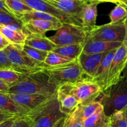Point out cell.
I'll return each instance as SVG.
<instances>
[{
	"instance_id": "cell-1",
	"label": "cell",
	"mask_w": 127,
	"mask_h": 127,
	"mask_svg": "<svg viewBox=\"0 0 127 127\" xmlns=\"http://www.w3.org/2000/svg\"><path fill=\"white\" fill-rule=\"evenodd\" d=\"M57 91L58 88L49 83L48 76L43 70L27 74L22 81L9 88L7 94L53 95Z\"/></svg>"
},
{
	"instance_id": "cell-2",
	"label": "cell",
	"mask_w": 127,
	"mask_h": 127,
	"mask_svg": "<svg viewBox=\"0 0 127 127\" xmlns=\"http://www.w3.org/2000/svg\"><path fill=\"white\" fill-rule=\"evenodd\" d=\"M98 101L109 117L115 112L127 109V79L122 76L120 80L102 93Z\"/></svg>"
},
{
	"instance_id": "cell-3",
	"label": "cell",
	"mask_w": 127,
	"mask_h": 127,
	"mask_svg": "<svg viewBox=\"0 0 127 127\" xmlns=\"http://www.w3.org/2000/svg\"><path fill=\"white\" fill-rule=\"evenodd\" d=\"M43 71L48 76L49 83L57 88L64 84L74 83L86 78H89L84 77L85 74L78 60L61 65L47 66Z\"/></svg>"
},
{
	"instance_id": "cell-4",
	"label": "cell",
	"mask_w": 127,
	"mask_h": 127,
	"mask_svg": "<svg viewBox=\"0 0 127 127\" xmlns=\"http://www.w3.org/2000/svg\"><path fill=\"white\" fill-rule=\"evenodd\" d=\"M58 89L74 96L78 100L79 105H85L96 101V99L103 92L101 88L91 78H86L74 83L64 84Z\"/></svg>"
},
{
	"instance_id": "cell-5",
	"label": "cell",
	"mask_w": 127,
	"mask_h": 127,
	"mask_svg": "<svg viewBox=\"0 0 127 127\" xmlns=\"http://www.w3.org/2000/svg\"><path fill=\"white\" fill-rule=\"evenodd\" d=\"M15 68V71L25 74L43 71L47 66L44 63L31 58L22 49L10 44L4 50Z\"/></svg>"
},
{
	"instance_id": "cell-6",
	"label": "cell",
	"mask_w": 127,
	"mask_h": 127,
	"mask_svg": "<svg viewBox=\"0 0 127 127\" xmlns=\"http://www.w3.org/2000/svg\"><path fill=\"white\" fill-rule=\"evenodd\" d=\"M57 94L47 104L31 113L32 127H54L61 119L66 117L61 112Z\"/></svg>"
},
{
	"instance_id": "cell-7",
	"label": "cell",
	"mask_w": 127,
	"mask_h": 127,
	"mask_svg": "<svg viewBox=\"0 0 127 127\" xmlns=\"http://www.w3.org/2000/svg\"><path fill=\"white\" fill-rule=\"evenodd\" d=\"M88 33L83 27L72 24H63L57 31L55 34L49 37V39L57 46L84 44Z\"/></svg>"
},
{
	"instance_id": "cell-8",
	"label": "cell",
	"mask_w": 127,
	"mask_h": 127,
	"mask_svg": "<svg viewBox=\"0 0 127 127\" xmlns=\"http://www.w3.org/2000/svg\"><path fill=\"white\" fill-rule=\"evenodd\" d=\"M125 36V27L124 21L117 24H106L96 26L88 35V38L93 40L105 42H124Z\"/></svg>"
},
{
	"instance_id": "cell-9",
	"label": "cell",
	"mask_w": 127,
	"mask_h": 127,
	"mask_svg": "<svg viewBox=\"0 0 127 127\" xmlns=\"http://www.w3.org/2000/svg\"><path fill=\"white\" fill-rule=\"evenodd\" d=\"M28 5L33 10L46 12L55 16L60 20L63 24H72L82 27L81 22L66 14L60 11L58 9L51 6L43 0H21Z\"/></svg>"
},
{
	"instance_id": "cell-10",
	"label": "cell",
	"mask_w": 127,
	"mask_h": 127,
	"mask_svg": "<svg viewBox=\"0 0 127 127\" xmlns=\"http://www.w3.org/2000/svg\"><path fill=\"white\" fill-rule=\"evenodd\" d=\"M17 104L31 112L35 111L52 100L56 95H47L40 94H7Z\"/></svg>"
},
{
	"instance_id": "cell-11",
	"label": "cell",
	"mask_w": 127,
	"mask_h": 127,
	"mask_svg": "<svg viewBox=\"0 0 127 127\" xmlns=\"http://www.w3.org/2000/svg\"><path fill=\"white\" fill-rule=\"evenodd\" d=\"M127 63V49L125 46L122 44L119 48H117L112 61L109 71L107 89L110 86L116 84L120 80Z\"/></svg>"
},
{
	"instance_id": "cell-12",
	"label": "cell",
	"mask_w": 127,
	"mask_h": 127,
	"mask_svg": "<svg viewBox=\"0 0 127 127\" xmlns=\"http://www.w3.org/2000/svg\"><path fill=\"white\" fill-rule=\"evenodd\" d=\"M43 1L55 8L58 9L60 11L66 14L68 16L78 20L79 22H81V17L83 9L87 2H89L86 0H43Z\"/></svg>"
},
{
	"instance_id": "cell-13",
	"label": "cell",
	"mask_w": 127,
	"mask_h": 127,
	"mask_svg": "<svg viewBox=\"0 0 127 127\" xmlns=\"http://www.w3.org/2000/svg\"><path fill=\"white\" fill-rule=\"evenodd\" d=\"M63 25L62 22L56 23L42 20H31L23 24V28L28 34L43 35L48 31H58Z\"/></svg>"
},
{
	"instance_id": "cell-14",
	"label": "cell",
	"mask_w": 127,
	"mask_h": 127,
	"mask_svg": "<svg viewBox=\"0 0 127 127\" xmlns=\"http://www.w3.org/2000/svg\"><path fill=\"white\" fill-rule=\"evenodd\" d=\"M117 50V49L113 50L107 53L106 55L104 57L101 63L99 64L94 75L93 78H91L93 81L96 83L101 88L102 91L107 89L109 69Z\"/></svg>"
},
{
	"instance_id": "cell-15",
	"label": "cell",
	"mask_w": 127,
	"mask_h": 127,
	"mask_svg": "<svg viewBox=\"0 0 127 127\" xmlns=\"http://www.w3.org/2000/svg\"><path fill=\"white\" fill-rule=\"evenodd\" d=\"M107 53L88 54L83 52L80 55L78 60L85 75L89 78H93Z\"/></svg>"
},
{
	"instance_id": "cell-16",
	"label": "cell",
	"mask_w": 127,
	"mask_h": 127,
	"mask_svg": "<svg viewBox=\"0 0 127 127\" xmlns=\"http://www.w3.org/2000/svg\"><path fill=\"white\" fill-rule=\"evenodd\" d=\"M122 42H105L101 40H93L87 37L84 44L83 53L88 54H98L110 52L119 48Z\"/></svg>"
},
{
	"instance_id": "cell-17",
	"label": "cell",
	"mask_w": 127,
	"mask_h": 127,
	"mask_svg": "<svg viewBox=\"0 0 127 127\" xmlns=\"http://www.w3.org/2000/svg\"><path fill=\"white\" fill-rule=\"evenodd\" d=\"M99 2L89 1L83 10L81 17L82 27L88 33L96 27V19L97 16V6Z\"/></svg>"
},
{
	"instance_id": "cell-18",
	"label": "cell",
	"mask_w": 127,
	"mask_h": 127,
	"mask_svg": "<svg viewBox=\"0 0 127 127\" xmlns=\"http://www.w3.org/2000/svg\"><path fill=\"white\" fill-rule=\"evenodd\" d=\"M0 33L12 45L22 49L29 34L24 31L16 29L8 26H0Z\"/></svg>"
},
{
	"instance_id": "cell-19",
	"label": "cell",
	"mask_w": 127,
	"mask_h": 127,
	"mask_svg": "<svg viewBox=\"0 0 127 127\" xmlns=\"http://www.w3.org/2000/svg\"><path fill=\"white\" fill-rule=\"evenodd\" d=\"M0 110L19 117L28 116L32 112L29 111L12 100L7 94L0 93Z\"/></svg>"
},
{
	"instance_id": "cell-20",
	"label": "cell",
	"mask_w": 127,
	"mask_h": 127,
	"mask_svg": "<svg viewBox=\"0 0 127 127\" xmlns=\"http://www.w3.org/2000/svg\"><path fill=\"white\" fill-rule=\"evenodd\" d=\"M25 45L45 52H53L57 45L49 39L48 37L43 35L29 34Z\"/></svg>"
},
{
	"instance_id": "cell-21",
	"label": "cell",
	"mask_w": 127,
	"mask_h": 127,
	"mask_svg": "<svg viewBox=\"0 0 127 127\" xmlns=\"http://www.w3.org/2000/svg\"><path fill=\"white\" fill-rule=\"evenodd\" d=\"M103 109L102 105L99 101H94L85 105H79L71 115L77 120L84 122L98 110Z\"/></svg>"
},
{
	"instance_id": "cell-22",
	"label": "cell",
	"mask_w": 127,
	"mask_h": 127,
	"mask_svg": "<svg viewBox=\"0 0 127 127\" xmlns=\"http://www.w3.org/2000/svg\"><path fill=\"white\" fill-rule=\"evenodd\" d=\"M57 97L61 112L66 116L73 113L79 105L78 100L74 96L66 94L59 89L57 91Z\"/></svg>"
},
{
	"instance_id": "cell-23",
	"label": "cell",
	"mask_w": 127,
	"mask_h": 127,
	"mask_svg": "<svg viewBox=\"0 0 127 127\" xmlns=\"http://www.w3.org/2000/svg\"><path fill=\"white\" fill-rule=\"evenodd\" d=\"M84 44H74L65 46H57L53 52L66 58L76 60L83 53Z\"/></svg>"
},
{
	"instance_id": "cell-24",
	"label": "cell",
	"mask_w": 127,
	"mask_h": 127,
	"mask_svg": "<svg viewBox=\"0 0 127 127\" xmlns=\"http://www.w3.org/2000/svg\"><path fill=\"white\" fill-rule=\"evenodd\" d=\"M18 19L21 20V21L23 24L27 22V21H31V20H42V21H50V22H56V23L62 22L58 18L50 14L40 12V11H35V10L19 15Z\"/></svg>"
},
{
	"instance_id": "cell-25",
	"label": "cell",
	"mask_w": 127,
	"mask_h": 127,
	"mask_svg": "<svg viewBox=\"0 0 127 127\" xmlns=\"http://www.w3.org/2000/svg\"><path fill=\"white\" fill-rule=\"evenodd\" d=\"M27 74L10 69H0V79L9 88L22 81Z\"/></svg>"
},
{
	"instance_id": "cell-26",
	"label": "cell",
	"mask_w": 127,
	"mask_h": 127,
	"mask_svg": "<svg viewBox=\"0 0 127 127\" xmlns=\"http://www.w3.org/2000/svg\"><path fill=\"white\" fill-rule=\"evenodd\" d=\"M109 117L104 113V109L98 110L83 122L84 127H108Z\"/></svg>"
},
{
	"instance_id": "cell-27",
	"label": "cell",
	"mask_w": 127,
	"mask_h": 127,
	"mask_svg": "<svg viewBox=\"0 0 127 127\" xmlns=\"http://www.w3.org/2000/svg\"><path fill=\"white\" fill-rule=\"evenodd\" d=\"M4 2L7 7L17 18L22 14L33 11L31 7L21 0H4Z\"/></svg>"
},
{
	"instance_id": "cell-28",
	"label": "cell",
	"mask_w": 127,
	"mask_h": 127,
	"mask_svg": "<svg viewBox=\"0 0 127 127\" xmlns=\"http://www.w3.org/2000/svg\"><path fill=\"white\" fill-rule=\"evenodd\" d=\"M0 26H8L16 29L23 30V23L14 16L0 11Z\"/></svg>"
},
{
	"instance_id": "cell-29",
	"label": "cell",
	"mask_w": 127,
	"mask_h": 127,
	"mask_svg": "<svg viewBox=\"0 0 127 127\" xmlns=\"http://www.w3.org/2000/svg\"><path fill=\"white\" fill-rule=\"evenodd\" d=\"M127 7L121 3L117 4L109 14L110 23L117 24L122 22L127 17Z\"/></svg>"
},
{
	"instance_id": "cell-30",
	"label": "cell",
	"mask_w": 127,
	"mask_h": 127,
	"mask_svg": "<svg viewBox=\"0 0 127 127\" xmlns=\"http://www.w3.org/2000/svg\"><path fill=\"white\" fill-rule=\"evenodd\" d=\"M73 61H74V60L64 57L53 52H50L48 53L44 61V63L48 66H54L70 63Z\"/></svg>"
},
{
	"instance_id": "cell-31",
	"label": "cell",
	"mask_w": 127,
	"mask_h": 127,
	"mask_svg": "<svg viewBox=\"0 0 127 127\" xmlns=\"http://www.w3.org/2000/svg\"><path fill=\"white\" fill-rule=\"evenodd\" d=\"M108 127H127V122L124 112H117L109 116Z\"/></svg>"
},
{
	"instance_id": "cell-32",
	"label": "cell",
	"mask_w": 127,
	"mask_h": 127,
	"mask_svg": "<svg viewBox=\"0 0 127 127\" xmlns=\"http://www.w3.org/2000/svg\"><path fill=\"white\" fill-rule=\"evenodd\" d=\"M22 50L32 58L40 62H42V63H44L45 60L48 53L47 52L36 49L27 45H24Z\"/></svg>"
},
{
	"instance_id": "cell-33",
	"label": "cell",
	"mask_w": 127,
	"mask_h": 127,
	"mask_svg": "<svg viewBox=\"0 0 127 127\" xmlns=\"http://www.w3.org/2000/svg\"><path fill=\"white\" fill-rule=\"evenodd\" d=\"M0 68L1 69H10L15 71V68L9 59L6 52L3 50L0 51Z\"/></svg>"
},
{
	"instance_id": "cell-34",
	"label": "cell",
	"mask_w": 127,
	"mask_h": 127,
	"mask_svg": "<svg viewBox=\"0 0 127 127\" xmlns=\"http://www.w3.org/2000/svg\"><path fill=\"white\" fill-rule=\"evenodd\" d=\"M63 127H84V126L83 122L76 119L70 114L66 117Z\"/></svg>"
},
{
	"instance_id": "cell-35",
	"label": "cell",
	"mask_w": 127,
	"mask_h": 127,
	"mask_svg": "<svg viewBox=\"0 0 127 127\" xmlns=\"http://www.w3.org/2000/svg\"><path fill=\"white\" fill-rule=\"evenodd\" d=\"M15 117H21L17 116V115H14V114H11V113L0 110V124L3 123L4 122L6 121V120H9V119Z\"/></svg>"
},
{
	"instance_id": "cell-36",
	"label": "cell",
	"mask_w": 127,
	"mask_h": 127,
	"mask_svg": "<svg viewBox=\"0 0 127 127\" xmlns=\"http://www.w3.org/2000/svg\"><path fill=\"white\" fill-rule=\"evenodd\" d=\"M10 44L9 42L0 33V51L4 50Z\"/></svg>"
},
{
	"instance_id": "cell-37",
	"label": "cell",
	"mask_w": 127,
	"mask_h": 127,
	"mask_svg": "<svg viewBox=\"0 0 127 127\" xmlns=\"http://www.w3.org/2000/svg\"><path fill=\"white\" fill-rule=\"evenodd\" d=\"M0 11L6 12H7V13H9L10 14H12L13 15V16H14V15L13 14V13L10 11L9 9L7 7V6H6L4 0H0ZM15 17H16V16H15Z\"/></svg>"
},
{
	"instance_id": "cell-38",
	"label": "cell",
	"mask_w": 127,
	"mask_h": 127,
	"mask_svg": "<svg viewBox=\"0 0 127 127\" xmlns=\"http://www.w3.org/2000/svg\"><path fill=\"white\" fill-rule=\"evenodd\" d=\"M9 89V87L2 80L0 79V93L4 94H7Z\"/></svg>"
},
{
	"instance_id": "cell-39",
	"label": "cell",
	"mask_w": 127,
	"mask_h": 127,
	"mask_svg": "<svg viewBox=\"0 0 127 127\" xmlns=\"http://www.w3.org/2000/svg\"><path fill=\"white\" fill-rule=\"evenodd\" d=\"M17 118L19 117L12 118V119H9V120L4 122L3 123L0 124V127H12L14 122L15 120H16Z\"/></svg>"
},
{
	"instance_id": "cell-40",
	"label": "cell",
	"mask_w": 127,
	"mask_h": 127,
	"mask_svg": "<svg viewBox=\"0 0 127 127\" xmlns=\"http://www.w3.org/2000/svg\"><path fill=\"white\" fill-rule=\"evenodd\" d=\"M124 22L125 27V36L124 42H123V44L125 46V47H126V48L127 49V17L124 20Z\"/></svg>"
},
{
	"instance_id": "cell-41",
	"label": "cell",
	"mask_w": 127,
	"mask_h": 127,
	"mask_svg": "<svg viewBox=\"0 0 127 127\" xmlns=\"http://www.w3.org/2000/svg\"><path fill=\"white\" fill-rule=\"evenodd\" d=\"M91 1H94V2H97L99 3L100 2H112V3L119 4V0H91Z\"/></svg>"
},
{
	"instance_id": "cell-42",
	"label": "cell",
	"mask_w": 127,
	"mask_h": 127,
	"mask_svg": "<svg viewBox=\"0 0 127 127\" xmlns=\"http://www.w3.org/2000/svg\"><path fill=\"white\" fill-rule=\"evenodd\" d=\"M65 118H63V119H61V120H60L57 124H56L55 126L54 127H63V125H64V119H65Z\"/></svg>"
},
{
	"instance_id": "cell-43",
	"label": "cell",
	"mask_w": 127,
	"mask_h": 127,
	"mask_svg": "<svg viewBox=\"0 0 127 127\" xmlns=\"http://www.w3.org/2000/svg\"><path fill=\"white\" fill-rule=\"evenodd\" d=\"M122 76L124 77V78H125V79H127V63L126 66H125V69H124V71H123L122 75Z\"/></svg>"
},
{
	"instance_id": "cell-44",
	"label": "cell",
	"mask_w": 127,
	"mask_h": 127,
	"mask_svg": "<svg viewBox=\"0 0 127 127\" xmlns=\"http://www.w3.org/2000/svg\"><path fill=\"white\" fill-rule=\"evenodd\" d=\"M120 3L122 4L127 7V0H119Z\"/></svg>"
},
{
	"instance_id": "cell-45",
	"label": "cell",
	"mask_w": 127,
	"mask_h": 127,
	"mask_svg": "<svg viewBox=\"0 0 127 127\" xmlns=\"http://www.w3.org/2000/svg\"><path fill=\"white\" fill-rule=\"evenodd\" d=\"M124 114H125V118H126V120H127V109H125V110H124Z\"/></svg>"
},
{
	"instance_id": "cell-46",
	"label": "cell",
	"mask_w": 127,
	"mask_h": 127,
	"mask_svg": "<svg viewBox=\"0 0 127 127\" xmlns=\"http://www.w3.org/2000/svg\"><path fill=\"white\" fill-rule=\"evenodd\" d=\"M86 1H91V0H86Z\"/></svg>"
},
{
	"instance_id": "cell-47",
	"label": "cell",
	"mask_w": 127,
	"mask_h": 127,
	"mask_svg": "<svg viewBox=\"0 0 127 127\" xmlns=\"http://www.w3.org/2000/svg\"><path fill=\"white\" fill-rule=\"evenodd\" d=\"M0 69H1V68H0Z\"/></svg>"
}]
</instances>
